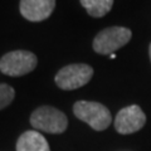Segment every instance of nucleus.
I'll use <instances>...</instances> for the list:
<instances>
[{"label": "nucleus", "instance_id": "nucleus-10", "mask_svg": "<svg viewBox=\"0 0 151 151\" xmlns=\"http://www.w3.org/2000/svg\"><path fill=\"white\" fill-rule=\"evenodd\" d=\"M15 97V91L6 83H0V110H4L13 102Z\"/></svg>", "mask_w": 151, "mask_h": 151}, {"label": "nucleus", "instance_id": "nucleus-11", "mask_svg": "<svg viewBox=\"0 0 151 151\" xmlns=\"http://www.w3.org/2000/svg\"><path fill=\"white\" fill-rule=\"evenodd\" d=\"M149 54H150V60H151V43H150V47H149Z\"/></svg>", "mask_w": 151, "mask_h": 151}, {"label": "nucleus", "instance_id": "nucleus-7", "mask_svg": "<svg viewBox=\"0 0 151 151\" xmlns=\"http://www.w3.org/2000/svg\"><path fill=\"white\" fill-rule=\"evenodd\" d=\"M55 8V0H20L19 10L29 22H43L48 19Z\"/></svg>", "mask_w": 151, "mask_h": 151}, {"label": "nucleus", "instance_id": "nucleus-2", "mask_svg": "<svg viewBox=\"0 0 151 151\" xmlns=\"http://www.w3.org/2000/svg\"><path fill=\"white\" fill-rule=\"evenodd\" d=\"M30 125L47 134H62L68 127V119L58 108L40 106L30 115Z\"/></svg>", "mask_w": 151, "mask_h": 151}, {"label": "nucleus", "instance_id": "nucleus-3", "mask_svg": "<svg viewBox=\"0 0 151 151\" xmlns=\"http://www.w3.org/2000/svg\"><path fill=\"white\" fill-rule=\"evenodd\" d=\"M38 64L37 55L29 50H13L0 58V72L9 77H22L33 72Z\"/></svg>", "mask_w": 151, "mask_h": 151}, {"label": "nucleus", "instance_id": "nucleus-5", "mask_svg": "<svg viewBox=\"0 0 151 151\" xmlns=\"http://www.w3.org/2000/svg\"><path fill=\"white\" fill-rule=\"evenodd\" d=\"M93 76V68L84 63L68 64L60 68L55 74V84L63 91H73L81 88L91 81Z\"/></svg>", "mask_w": 151, "mask_h": 151}, {"label": "nucleus", "instance_id": "nucleus-9", "mask_svg": "<svg viewBox=\"0 0 151 151\" xmlns=\"http://www.w3.org/2000/svg\"><path fill=\"white\" fill-rule=\"evenodd\" d=\"M81 5L93 18H102L112 9L113 0H79Z\"/></svg>", "mask_w": 151, "mask_h": 151}, {"label": "nucleus", "instance_id": "nucleus-8", "mask_svg": "<svg viewBox=\"0 0 151 151\" xmlns=\"http://www.w3.org/2000/svg\"><path fill=\"white\" fill-rule=\"evenodd\" d=\"M17 151H50V149L43 135L35 130H29L19 136Z\"/></svg>", "mask_w": 151, "mask_h": 151}, {"label": "nucleus", "instance_id": "nucleus-6", "mask_svg": "<svg viewBox=\"0 0 151 151\" xmlns=\"http://www.w3.org/2000/svg\"><path fill=\"white\" fill-rule=\"evenodd\" d=\"M146 124V116L137 105L127 106L119 111L115 119V129L121 135H130L140 131Z\"/></svg>", "mask_w": 151, "mask_h": 151}, {"label": "nucleus", "instance_id": "nucleus-1", "mask_svg": "<svg viewBox=\"0 0 151 151\" xmlns=\"http://www.w3.org/2000/svg\"><path fill=\"white\" fill-rule=\"evenodd\" d=\"M73 113L78 120L86 122L96 131L106 130L112 122L110 110L98 102L77 101L73 106Z\"/></svg>", "mask_w": 151, "mask_h": 151}, {"label": "nucleus", "instance_id": "nucleus-4", "mask_svg": "<svg viewBox=\"0 0 151 151\" xmlns=\"http://www.w3.org/2000/svg\"><path fill=\"white\" fill-rule=\"evenodd\" d=\"M132 33L125 27H110L101 30L93 39V50L98 54H113L130 42Z\"/></svg>", "mask_w": 151, "mask_h": 151}]
</instances>
